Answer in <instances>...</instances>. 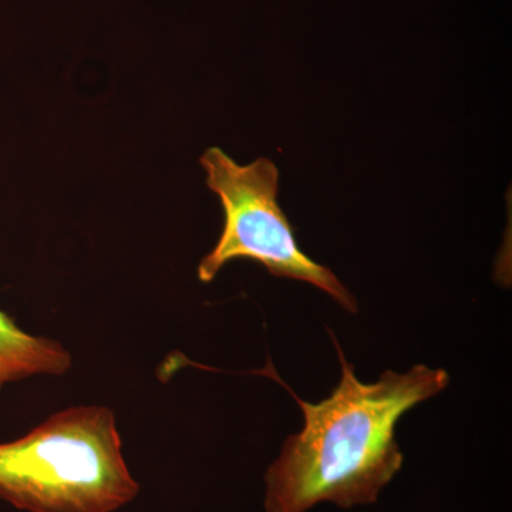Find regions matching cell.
I'll use <instances>...</instances> for the list:
<instances>
[{
  "label": "cell",
  "instance_id": "cell-1",
  "mask_svg": "<svg viewBox=\"0 0 512 512\" xmlns=\"http://www.w3.org/2000/svg\"><path fill=\"white\" fill-rule=\"evenodd\" d=\"M329 333L342 377L328 399L305 402L272 372L301 406L303 429L286 439L266 471L265 512H306L319 503L340 508L376 503L403 466L397 423L450 383L446 370L424 365L407 373L387 370L376 383H362Z\"/></svg>",
  "mask_w": 512,
  "mask_h": 512
},
{
  "label": "cell",
  "instance_id": "cell-2",
  "mask_svg": "<svg viewBox=\"0 0 512 512\" xmlns=\"http://www.w3.org/2000/svg\"><path fill=\"white\" fill-rule=\"evenodd\" d=\"M138 493L109 407H69L0 443V500L20 511L114 512Z\"/></svg>",
  "mask_w": 512,
  "mask_h": 512
},
{
  "label": "cell",
  "instance_id": "cell-3",
  "mask_svg": "<svg viewBox=\"0 0 512 512\" xmlns=\"http://www.w3.org/2000/svg\"><path fill=\"white\" fill-rule=\"evenodd\" d=\"M200 164L208 188L220 198L224 228L217 245L198 265V279L210 284L229 262L261 264L278 278L308 282L328 293L350 313L357 312L355 296L328 266L309 258L296 242L291 222L278 202L279 170L268 158L239 165L218 147L202 154Z\"/></svg>",
  "mask_w": 512,
  "mask_h": 512
},
{
  "label": "cell",
  "instance_id": "cell-4",
  "mask_svg": "<svg viewBox=\"0 0 512 512\" xmlns=\"http://www.w3.org/2000/svg\"><path fill=\"white\" fill-rule=\"evenodd\" d=\"M72 363V353L62 343L25 332L0 311V392L29 377L63 376Z\"/></svg>",
  "mask_w": 512,
  "mask_h": 512
}]
</instances>
